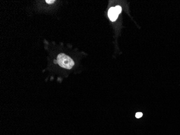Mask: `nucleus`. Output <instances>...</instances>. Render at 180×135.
Returning a JSON list of instances; mask_svg holds the SVG:
<instances>
[{"label": "nucleus", "instance_id": "obj_1", "mask_svg": "<svg viewBox=\"0 0 180 135\" xmlns=\"http://www.w3.org/2000/svg\"><path fill=\"white\" fill-rule=\"evenodd\" d=\"M57 61L60 67L68 70L71 69L75 65V62L72 59L63 53L60 54L57 56Z\"/></svg>", "mask_w": 180, "mask_h": 135}, {"label": "nucleus", "instance_id": "obj_2", "mask_svg": "<svg viewBox=\"0 0 180 135\" xmlns=\"http://www.w3.org/2000/svg\"><path fill=\"white\" fill-rule=\"evenodd\" d=\"M108 16L109 19L112 22L115 21L117 19L118 17L119 16V14L117 13L116 10L115 9V7H112L109 9L108 12Z\"/></svg>", "mask_w": 180, "mask_h": 135}, {"label": "nucleus", "instance_id": "obj_3", "mask_svg": "<svg viewBox=\"0 0 180 135\" xmlns=\"http://www.w3.org/2000/svg\"><path fill=\"white\" fill-rule=\"evenodd\" d=\"M115 9L116 10V11H117V12L118 14H119L121 12L122 9H121V7L119 6H115Z\"/></svg>", "mask_w": 180, "mask_h": 135}, {"label": "nucleus", "instance_id": "obj_4", "mask_svg": "<svg viewBox=\"0 0 180 135\" xmlns=\"http://www.w3.org/2000/svg\"><path fill=\"white\" fill-rule=\"evenodd\" d=\"M143 114L142 113H136V117L137 118H140L142 117Z\"/></svg>", "mask_w": 180, "mask_h": 135}, {"label": "nucleus", "instance_id": "obj_5", "mask_svg": "<svg viewBox=\"0 0 180 135\" xmlns=\"http://www.w3.org/2000/svg\"><path fill=\"white\" fill-rule=\"evenodd\" d=\"M45 2L49 4H51V3H54L55 1L54 0H46Z\"/></svg>", "mask_w": 180, "mask_h": 135}, {"label": "nucleus", "instance_id": "obj_6", "mask_svg": "<svg viewBox=\"0 0 180 135\" xmlns=\"http://www.w3.org/2000/svg\"><path fill=\"white\" fill-rule=\"evenodd\" d=\"M54 63H57V61H54Z\"/></svg>", "mask_w": 180, "mask_h": 135}]
</instances>
